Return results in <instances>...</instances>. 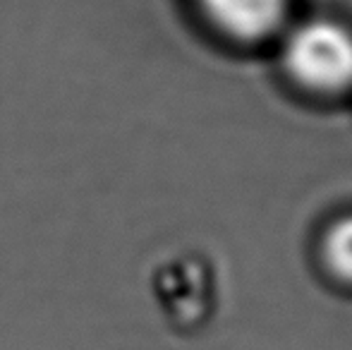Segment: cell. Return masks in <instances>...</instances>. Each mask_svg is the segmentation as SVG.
Returning <instances> with one entry per match:
<instances>
[{
  "label": "cell",
  "mask_w": 352,
  "mask_h": 350,
  "mask_svg": "<svg viewBox=\"0 0 352 350\" xmlns=\"http://www.w3.org/2000/svg\"><path fill=\"white\" fill-rule=\"evenodd\" d=\"M283 61L287 72L307 89L345 91L352 87V32L333 19H309L292 29Z\"/></svg>",
  "instance_id": "1"
},
{
  "label": "cell",
  "mask_w": 352,
  "mask_h": 350,
  "mask_svg": "<svg viewBox=\"0 0 352 350\" xmlns=\"http://www.w3.org/2000/svg\"><path fill=\"white\" fill-rule=\"evenodd\" d=\"M201 12L237 41L266 39L285 22L290 0H197Z\"/></svg>",
  "instance_id": "2"
},
{
  "label": "cell",
  "mask_w": 352,
  "mask_h": 350,
  "mask_svg": "<svg viewBox=\"0 0 352 350\" xmlns=\"http://www.w3.org/2000/svg\"><path fill=\"white\" fill-rule=\"evenodd\" d=\"M324 257L333 274L352 281V216L336 221L324 240Z\"/></svg>",
  "instance_id": "3"
}]
</instances>
